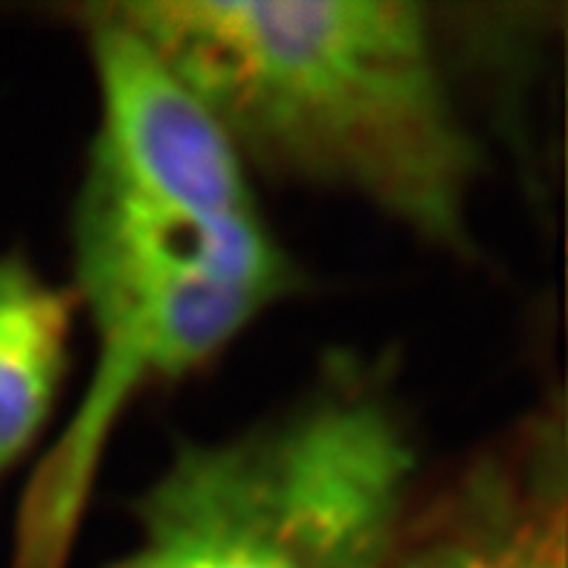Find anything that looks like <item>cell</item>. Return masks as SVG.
Instances as JSON below:
<instances>
[{
	"label": "cell",
	"instance_id": "obj_1",
	"mask_svg": "<svg viewBox=\"0 0 568 568\" xmlns=\"http://www.w3.org/2000/svg\"><path fill=\"white\" fill-rule=\"evenodd\" d=\"M244 163L352 195L429 247L473 250L481 149L442 27L412 0H108Z\"/></svg>",
	"mask_w": 568,
	"mask_h": 568
},
{
	"label": "cell",
	"instance_id": "obj_2",
	"mask_svg": "<svg viewBox=\"0 0 568 568\" xmlns=\"http://www.w3.org/2000/svg\"><path fill=\"white\" fill-rule=\"evenodd\" d=\"M293 287L291 255L264 217L183 210L84 169L70 291L93 363L27 481L12 568H68L122 415L160 383L212 363Z\"/></svg>",
	"mask_w": 568,
	"mask_h": 568
},
{
	"label": "cell",
	"instance_id": "obj_3",
	"mask_svg": "<svg viewBox=\"0 0 568 568\" xmlns=\"http://www.w3.org/2000/svg\"><path fill=\"white\" fill-rule=\"evenodd\" d=\"M418 494V449L381 377L334 368L217 442H180L105 568H381Z\"/></svg>",
	"mask_w": 568,
	"mask_h": 568
},
{
	"label": "cell",
	"instance_id": "obj_4",
	"mask_svg": "<svg viewBox=\"0 0 568 568\" xmlns=\"http://www.w3.org/2000/svg\"><path fill=\"white\" fill-rule=\"evenodd\" d=\"M568 442L562 395L415 494L381 568H566Z\"/></svg>",
	"mask_w": 568,
	"mask_h": 568
},
{
	"label": "cell",
	"instance_id": "obj_5",
	"mask_svg": "<svg viewBox=\"0 0 568 568\" xmlns=\"http://www.w3.org/2000/svg\"><path fill=\"white\" fill-rule=\"evenodd\" d=\"M79 316L70 284L0 253V479L38 444L70 372Z\"/></svg>",
	"mask_w": 568,
	"mask_h": 568
}]
</instances>
